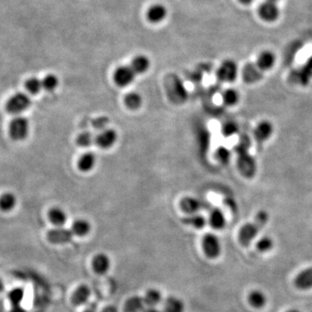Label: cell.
<instances>
[{
    "label": "cell",
    "mask_w": 312,
    "mask_h": 312,
    "mask_svg": "<svg viewBox=\"0 0 312 312\" xmlns=\"http://www.w3.org/2000/svg\"><path fill=\"white\" fill-rule=\"evenodd\" d=\"M270 215L265 210H260L254 216V221L242 226L239 232V242L242 246L247 247L256 239L260 231L268 223Z\"/></svg>",
    "instance_id": "6da1fadb"
},
{
    "label": "cell",
    "mask_w": 312,
    "mask_h": 312,
    "mask_svg": "<svg viewBox=\"0 0 312 312\" xmlns=\"http://www.w3.org/2000/svg\"><path fill=\"white\" fill-rule=\"evenodd\" d=\"M236 166L239 174L246 179H251L256 174L257 162L249 151L237 153Z\"/></svg>",
    "instance_id": "7a4b0ae2"
},
{
    "label": "cell",
    "mask_w": 312,
    "mask_h": 312,
    "mask_svg": "<svg viewBox=\"0 0 312 312\" xmlns=\"http://www.w3.org/2000/svg\"><path fill=\"white\" fill-rule=\"evenodd\" d=\"M239 75V66L235 61L227 59L221 63L216 71V77L221 83H233Z\"/></svg>",
    "instance_id": "3957f363"
},
{
    "label": "cell",
    "mask_w": 312,
    "mask_h": 312,
    "mask_svg": "<svg viewBox=\"0 0 312 312\" xmlns=\"http://www.w3.org/2000/svg\"><path fill=\"white\" fill-rule=\"evenodd\" d=\"M32 104L30 98L23 92H18L16 94L12 95V97L7 100L6 103V112L18 115L20 113L24 112L29 108Z\"/></svg>",
    "instance_id": "277c9868"
},
{
    "label": "cell",
    "mask_w": 312,
    "mask_h": 312,
    "mask_svg": "<svg viewBox=\"0 0 312 312\" xmlns=\"http://www.w3.org/2000/svg\"><path fill=\"white\" fill-rule=\"evenodd\" d=\"M29 121L24 116L13 118L9 124V136L13 141H24L29 135Z\"/></svg>",
    "instance_id": "5b68a950"
},
{
    "label": "cell",
    "mask_w": 312,
    "mask_h": 312,
    "mask_svg": "<svg viewBox=\"0 0 312 312\" xmlns=\"http://www.w3.org/2000/svg\"><path fill=\"white\" fill-rule=\"evenodd\" d=\"M202 248L204 254L208 259L219 258L221 254V244L218 236L214 233H206L202 239Z\"/></svg>",
    "instance_id": "8992f818"
},
{
    "label": "cell",
    "mask_w": 312,
    "mask_h": 312,
    "mask_svg": "<svg viewBox=\"0 0 312 312\" xmlns=\"http://www.w3.org/2000/svg\"><path fill=\"white\" fill-rule=\"evenodd\" d=\"M136 74L130 65H121L115 69L113 74V79L118 87L125 88L132 84L136 79Z\"/></svg>",
    "instance_id": "52a82bcc"
},
{
    "label": "cell",
    "mask_w": 312,
    "mask_h": 312,
    "mask_svg": "<svg viewBox=\"0 0 312 312\" xmlns=\"http://www.w3.org/2000/svg\"><path fill=\"white\" fill-rule=\"evenodd\" d=\"M277 4L271 0H265L260 4L258 8L259 18L267 23H272L277 21L280 16L279 7Z\"/></svg>",
    "instance_id": "ba28073f"
},
{
    "label": "cell",
    "mask_w": 312,
    "mask_h": 312,
    "mask_svg": "<svg viewBox=\"0 0 312 312\" xmlns=\"http://www.w3.org/2000/svg\"><path fill=\"white\" fill-rule=\"evenodd\" d=\"M274 126L269 120H262L257 124L254 130V138L259 144L269 141L273 135Z\"/></svg>",
    "instance_id": "9c48e42d"
},
{
    "label": "cell",
    "mask_w": 312,
    "mask_h": 312,
    "mask_svg": "<svg viewBox=\"0 0 312 312\" xmlns=\"http://www.w3.org/2000/svg\"><path fill=\"white\" fill-rule=\"evenodd\" d=\"M74 233L71 229H67L64 227H56L55 229L50 230L47 233V239L51 244H67L73 239Z\"/></svg>",
    "instance_id": "30bf717a"
},
{
    "label": "cell",
    "mask_w": 312,
    "mask_h": 312,
    "mask_svg": "<svg viewBox=\"0 0 312 312\" xmlns=\"http://www.w3.org/2000/svg\"><path fill=\"white\" fill-rule=\"evenodd\" d=\"M264 72L259 70L255 62L248 63L242 69V79L247 84L258 83L264 77Z\"/></svg>",
    "instance_id": "8fae6325"
},
{
    "label": "cell",
    "mask_w": 312,
    "mask_h": 312,
    "mask_svg": "<svg viewBox=\"0 0 312 312\" xmlns=\"http://www.w3.org/2000/svg\"><path fill=\"white\" fill-rule=\"evenodd\" d=\"M118 135L113 129H105L96 136L95 143L102 149H109L117 142Z\"/></svg>",
    "instance_id": "7c38bea8"
},
{
    "label": "cell",
    "mask_w": 312,
    "mask_h": 312,
    "mask_svg": "<svg viewBox=\"0 0 312 312\" xmlns=\"http://www.w3.org/2000/svg\"><path fill=\"white\" fill-rule=\"evenodd\" d=\"M277 62L276 55L271 50H263L257 57L255 64L264 73L271 71Z\"/></svg>",
    "instance_id": "4fadbf2b"
},
{
    "label": "cell",
    "mask_w": 312,
    "mask_h": 312,
    "mask_svg": "<svg viewBox=\"0 0 312 312\" xmlns=\"http://www.w3.org/2000/svg\"><path fill=\"white\" fill-rule=\"evenodd\" d=\"M168 16V9L162 4H154L147 11V19L152 24H160Z\"/></svg>",
    "instance_id": "5bb4252c"
},
{
    "label": "cell",
    "mask_w": 312,
    "mask_h": 312,
    "mask_svg": "<svg viewBox=\"0 0 312 312\" xmlns=\"http://www.w3.org/2000/svg\"><path fill=\"white\" fill-rule=\"evenodd\" d=\"M207 222L212 229L223 230L227 226V218L222 210L214 207L210 211Z\"/></svg>",
    "instance_id": "9a60e30c"
},
{
    "label": "cell",
    "mask_w": 312,
    "mask_h": 312,
    "mask_svg": "<svg viewBox=\"0 0 312 312\" xmlns=\"http://www.w3.org/2000/svg\"><path fill=\"white\" fill-rule=\"evenodd\" d=\"M294 285L296 288L301 291L312 289V266L304 269L296 276Z\"/></svg>",
    "instance_id": "2e32d148"
},
{
    "label": "cell",
    "mask_w": 312,
    "mask_h": 312,
    "mask_svg": "<svg viewBox=\"0 0 312 312\" xmlns=\"http://www.w3.org/2000/svg\"><path fill=\"white\" fill-rule=\"evenodd\" d=\"M203 204L197 198L188 196L180 201V208L188 215L195 214L202 209Z\"/></svg>",
    "instance_id": "e0dca14e"
},
{
    "label": "cell",
    "mask_w": 312,
    "mask_h": 312,
    "mask_svg": "<svg viewBox=\"0 0 312 312\" xmlns=\"http://www.w3.org/2000/svg\"><path fill=\"white\" fill-rule=\"evenodd\" d=\"M92 267L96 273L103 275L107 273L110 268V259L104 254H98L92 260Z\"/></svg>",
    "instance_id": "ac0fdd59"
},
{
    "label": "cell",
    "mask_w": 312,
    "mask_h": 312,
    "mask_svg": "<svg viewBox=\"0 0 312 312\" xmlns=\"http://www.w3.org/2000/svg\"><path fill=\"white\" fill-rule=\"evenodd\" d=\"M130 66L136 75H142L147 72L150 68V60L144 55H137L133 58Z\"/></svg>",
    "instance_id": "d6986e66"
},
{
    "label": "cell",
    "mask_w": 312,
    "mask_h": 312,
    "mask_svg": "<svg viewBox=\"0 0 312 312\" xmlns=\"http://www.w3.org/2000/svg\"><path fill=\"white\" fill-rule=\"evenodd\" d=\"M90 294H91L90 289L85 285H82L74 292L71 298V302L75 306H81L88 302Z\"/></svg>",
    "instance_id": "ffe728a7"
},
{
    "label": "cell",
    "mask_w": 312,
    "mask_h": 312,
    "mask_svg": "<svg viewBox=\"0 0 312 312\" xmlns=\"http://www.w3.org/2000/svg\"><path fill=\"white\" fill-rule=\"evenodd\" d=\"M296 78L298 79V83L302 85H306L309 83L312 78V56L301 68L298 69Z\"/></svg>",
    "instance_id": "44dd1931"
},
{
    "label": "cell",
    "mask_w": 312,
    "mask_h": 312,
    "mask_svg": "<svg viewBox=\"0 0 312 312\" xmlns=\"http://www.w3.org/2000/svg\"><path fill=\"white\" fill-rule=\"evenodd\" d=\"M97 164V156L93 152H87L80 157L77 166L80 171L87 173L91 171Z\"/></svg>",
    "instance_id": "7402d4cb"
},
{
    "label": "cell",
    "mask_w": 312,
    "mask_h": 312,
    "mask_svg": "<svg viewBox=\"0 0 312 312\" xmlns=\"http://www.w3.org/2000/svg\"><path fill=\"white\" fill-rule=\"evenodd\" d=\"M147 306L144 299L139 296L129 298L124 304V312H144Z\"/></svg>",
    "instance_id": "603a6c76"
},
{
    "label": "cell",
    "mask_w": 312,
    "mask_h": 312,
    "mask_svg": "<svg viewBox=\"0 0 312 312\" xmlns=\"http://www.w3.org/2000/svg\"><path fill=\"white\" fill-rule=\"evenodd\" d=\"M248 303L254 309H262L267 303V298L264 292L254 290L248 294Z\"/></svg>",
    "instance_id": "cb8c5ba5"
},
{
    "label": "cell",
    "mask_w": 312,
    "mask_h": 312,
    "mask_svg": "<svg viewBox=\"0 0 312 312\" xmlns=\"http://www.w3.org/2000/svg\"><path fill=\"white\" fill-rule=\"evenodd\" d=\"M222 103L224 105L229 108L235 107L240 101V94L239 92L233 88H226L221 95Z\"/></svg>",
    "instance_id": "d4e9b609"
},
{
    "label": "cell",
    "mask_w": 312,
    "mask_h": 312,
    "mask_svg": "<svg viewBox=\"0 0 312 312\" xmlns=\"http://www.w3.org/2000/svg\"><path fill=\"white\" fill-rule=\"evenodd\" d=\"M48 218L50 222L56 227H63L67 221V213L59 207H53L48 212Z\"/></svg>",
    "instance_id": "484cf974"
},
{
    "label": "cell",
    "mask_w": 312,
    "mask_h": 312,
    "mask_svg": "<svg viewBox=\"0 0 312 312\" xmlns=\"http://www.w3.org/2000/svg\"><path fill=\"white\" fill-rule=\"evenodd\" d=\"M163 312H184L185 304L183 301L176 297H169L163 303Z\"/></svg>",
    "instance_id": "4316f807"
},
{
    "label": "cell",
    "mask_w": 312,
    "mask_h": 312,
    "mask_svg": "<svg viewBox=\"0 0 312 312\" xmlns=\"http://www.w3.org/2000/svg\"><path fill=\"white\" fill-rule=\"evenodd\" d=\"M91 230V226L89 224V222L83 219H78L77 221H75L71 227V231L74 233V235L78 236V237H84L90 232Z\"/></svg>",
    "instance_id": "83f0119b"
},
{
    "label": "cell",
    "mask_w": 312,
    "mask_h": 312,
    "mask_svg": "<svg viewBox=\"0 0 312 312\" xmlns=\"http://www.w3.org/2000/svg\"><path fill=\"white\" fill-rule=\"evenodd\" d=\"M183 223L195 227V229L200 230L206 227L208 222L206 217L198 212L195 214L188 215L185 218L183 219Z\"/></svg>",
    "instance_id": "f1b7e54d"
},
{
    "label": "cell",
    "mask_w": 312,
    "mask_h": 312,
    "mask_svg": "<svg viewBox=\"0 0 312 312\" xmlns=\"http://www.w3.org/2000/svg\"><path fill=\"white\" fill-rule=\"evenodd\" d=\"M17 204V198L12 193H5L0 196V210L3 212H10Z\"/></svg>",
    "instance_id": "f546056e"
},
{
    "label": "cell",
    "mask_w": 312,
    "mask_h": 312,
    "mask_svg": "<svg viewBox=\"0 0 312 312\" xmlns=\"http://www.w3.org/2000/svg\"><path fill=\"white\" fill-rule=\"evenodd\" d=\"M143 299L146 303V306L156 307L162 302V293L156 289H149L145 293Z\"/></svg>",
    "instance_id": "4dcf8cb0"
},
{
    "label": "cell",
    "mask_w": 312,
    "mask_h": 312,
    "mask_svg": "<svg viewBox=\"0 0 312 312\" xmlns=\"http://www.w3.org/2000/svg\"><path fill=\"white\" fill-rule=\"evenodd\" d=\"M124 103L131 110H136L141 108L142 104V98L138 92H130L125 96Z\"/></svg>",
    "instance_id": "1f68e13d"
},
{
    "label": "cell",
    "mask_w": 312,
    "mask_h": 312,
    "mask_svg": "<svg viewBox=\"0 0 312 312\" xmlns=\"http://www.w3.org/2000/svg\"><path fill=\"white\" fill-rule=\"evenodd\" d=\"M214 155L217 162H220L222 165H227L232 158V152L228 147L221 146L215 150Z\"/></svg>",
    "instance_id": "d6a6232c"
},
{
    "label": "cell",
    "mask_w": 312,
    "mask_h": 312,
    "mask_svg": "<svg viewBox=\"0 0 312 312\" xmlns=\"http://www.w3.org/2000/svg\"><path fill=\"white\" fill-rule=\"evenodd\" d=\"M274 246L273 239L269 236H264L258 240L256 244L257 250L261 254H266L272 250Z\"/></svg>",
    "instance_id": "836d02e7"
},
{
    "label": "cell",
    "mask_w": 312,
    "mask_h": 312,
    "mask_svg": "<svg viewBox=\"0 0 312 312\" xmlns=\"http://www.w3.org/2000/svg\"><path fill=\"white\" fill-rule=\"evenodd\" d=\"M24 87L26 88L27 91L29 92L30 94H39L43 88L42 80L39 79L38 77H30L29 79L26 80V82L24 83Z\"/></svg>",
    "instance_id": "e575fe53"
},
{
    "label": "cell",
    "mask_w": 312,
    "mask_h": 312,
    "mask_svg": "<svg viewBox=\"0 0 312 312\" xmlns=\"http://www.w3.org/2000/svg\"><path fill=\"white\" fill-rule=\"evenodd\" d=\"M239 132V125H238V123H236L235 121H227L221 127V134L225 137H227V138L233 137V136H236Z\"/></svg>",
    "instance_id": "d590c367"
},
{
    "label": "cell",
    "mask_w": 312,
    "mask_h": 312,
    "mask_svg": "<svg viewBox=\"0 0 312 312\" xmlns=\"http://www.w3.org/2000/svg\"><path fill=\"white\" fill-rule=\"evenodd\" d=\"M42 83H43V88L46 91H53L58 87V77L53 74H49L44 77V79L42 80Z\"/></svg>",
    "instance_id": "8d00e7d4"
},
{
    "label": "cell",
    "mask_w": 312,
    "mask_h": 312,
    "mask_svg": "<svg viewBox=\"0 0 312 312\" xmlns=\"http://www.w3.org/2000/svg\"><path fill=\"white\" fill-rule=\"evenodd\" d=\"M96 141V137L90 132H83L80 134L77 139V143L79 147H90Z\"/></svg>",
    "instance_id": "74e56055"
},
{
    "label": "cell",
    "mask_w": 312,
    "mask_h": 312,
    "mask_svg": "<svg viewBox=\"0 0 312 312\" xmlns=\"http://www.w3.org/2000/svg\"><path fill=\"white\" fill-rule=\"evenodd\" d=\"M24 298V290L23 289H15L9 294V298L12 303V306H17L23 300Z\"/></svg>",
    "instance_id": "f35d334b"
},
{
    "label": "cell",
    "mask_w": 312,
    "mask_h": 312,
    "mask_svg": "<svg viewBox=\"0 0 312 312\" xmlns=\"http://www.w3.org/2000/svg\"><path fill=\"white\" fill-rule=\"evenodd\" d=\"M83 312H98V304L95 302L89 303Z\"/></svg>",
    "instance_id": "ab89813d"
},
{
    "label": "cell",
    "mask_w": 312,
    "mask_h": 312,
    "mask_svg": "<svg viewBox=\"0 0 312 312\" xmlns=\"http://www.w3.org/2000/svg\"><path fill=\"white\" fill-rule=\"evenodd\" d=\"M102 312H118L117 308L114 305H109L105 307Z\"/></svg>",
    "instance_id": "60d3db41"
},
{
    "label": "cell",
    "mask_w": 312,
    "mask_h": 312,
    "mask_svg": "<svg viewBox=\"0 0 312 312\" xmlns=\"http://www.w3.org/2000/svg\"><path fill=\"white\" fill-rule=\"evenodd\" d=\"M144 312H163L160 309H157L156 307H147L145 309Z\"/></svg>",
    "instance_id": "b9f144b4"
},
{
    "label": "cell",
    "mask_w": 312,
    "mask_h": 312,
    "mask_svg": "<svg viewBox=\"0 0 312 312\" xmlns=\"http://www.w3.org/2000/svg\"><path fill=\"white\" fill-rule=\"evenodd\" d=\"M239 3L243 5V6H249L250 4L253 3L254 2V0H238Z\"/></svg>",
    "instance_id": "7bdbcfd3"
},
{
    "label": "cell",
    "mask_w": 312,
    "mask_h": 312,
    "mask_svg": "<svg viewBox=\"0 0 312 312\" xmlns=\"http://www.w3.org/2000/svg\"><path fill=\"white\" fill-rule=\"evenodd\" d=\"M19 305H17V306H13V309H12V311L11 312H25L23 309H20L19 308Z\"/></svg>",
    "instance_id": "ee69618b"
},
{
    "label": "cell",
    "mask_w": 312,
    "mask_h": 312,
    "mask_svg": "<svg viewBox=\"0 0 312 312\" xmlns=\"http://www.w3.org/2000/svg\"><path fill=\"white\" fill-rule=\"evenodd\" d=\"M286 312H300V311H299L298 309H289L288 311H286Z\"/></svg>",
    "instance_id": "f6af8a7d"
},
{
    "label": "cell",
    "mask_w": 312,
    "mask_h": 312,
    "mask_svg": "<svg viewBox=\"0 0 312 312\" xmlns=\"http://www.w3.org/2000/svg\"><path fill=\"white\" fill-rule=\"evenodd\" d=\"M3 289V284L1 282V280H0V291Z\"/></svg>",
    "instance_id": "bcb514c9"
},
{
    "label": "cell",
    "mask_w": 312,
    "mask_h": 312,
    "mask_svg": "<svg viewBox=\"0 0 312 312\" xmlns=\"http://www.w3.org/2000/svg\"><path fill=\"white\" fill-rule=\"evenodd\" d=\"M271 1H273V2H276V3H277L279 0H271Z\"/></svg>",
    "instance_id": "7dc6e473"
}]
</instances>
